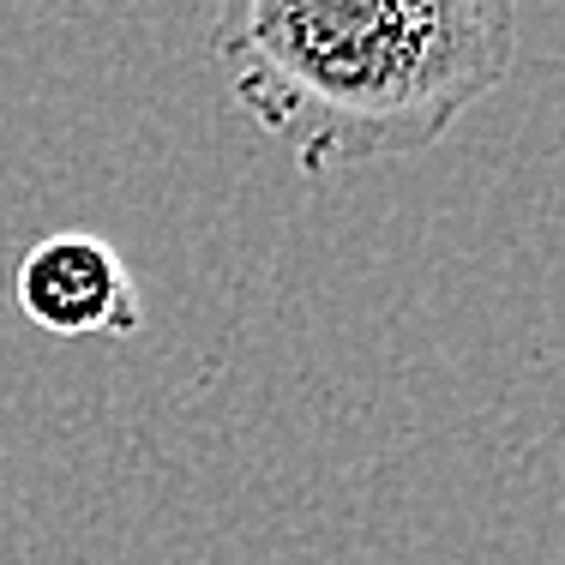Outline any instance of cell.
<instances>
[{"instance_id": "obj_3", "label": "cell", "mask_w": 565, "mask_h": 565, "mask_svg": "<svg viewBox=\"0 0 565 565\" xmlns=\"http://www.w3.org/2000/svg\"><path fill=\"white\" fill-rule=\"evenodd\" d=\"M554 565H565V559H554Z\"/></svg>"}, {"instance_id": "obj_1", "label": "cell", "mask_w": 565, "mask_h": 565, "mask_svg": "<svg viewBox=\"0 0 565 565\" xmlns=\"http://www.w3.org/2000/svg\"><path fill=\"white\" fill-rule=\"evenodd\" d=\"M211 61L301 174L439 145L518 61L511 0H217Z\"/></svg>"}, {"instance_id": "obj_2", "label": "cell", "mask_w": 565, "mask_h": 565, "mask_svg": "<svg viewBox=\"0 0 565 565\" xmlns=\"http://www.w3.org/2000/svg\"><path fill=\"white\" fill-rule=\"evenodd\" d=\"M19 307L55 338H132L145 326L132 271L97 235H49L19 259Z\"/></svg>"}]
</instances>
